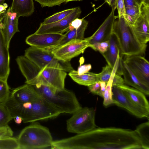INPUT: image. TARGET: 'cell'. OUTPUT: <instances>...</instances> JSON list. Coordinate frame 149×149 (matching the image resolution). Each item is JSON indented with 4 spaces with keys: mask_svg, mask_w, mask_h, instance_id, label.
I'll return each mask as SVG.
<instances>
[{
    "mask_svg": "<svg viewBox=\"0 0 149 149\" xmlns=\"http://www.w3.org/2000/svg\"><path fill=\"white\" fill-rule=\"evenodd\" d=\"M3 23L0 26V78L7 80L10 72L9 49L6 45L2 32Z\"/></svg>",
    "mask_w": 149,
    "mask_h": 149,
    "instance_id": "cell-18",
    "label": "cell"
},
{
    "mask_svg": "<svg viewBox=\"0 0 149 149\" xmlns=\"http://www.w3.org/2000/svg\"><path fill=\"white\" fill-rule=\"evenodd\" d=\"M88 24V22L84 19L81 25L78 29L69 30L64 34V37L56 47L63 45L72 40L84 39V33Z\"/></svg>",
    "mask_w": 149,
    "mask_h": 149,
    "instance_id": "cell-24",
    "label": "cell"
},
{
    "mask_svg": "<svg viewBox=\"0 0 149 149\" xmlns=\"http://www.w3.org/2000/svg\"><path fill=\"white\" fill-rule=\"evenodd\" d=\"M7 80L0 78V102L5 103L10 96Z\"/></svg>",
    "mask_w": 149,
    "mask_h": 149,
    "instance_id": "cell-30",
    "label": "cell"
},
{
    "mask_svg": "<svg viewBox=\"0 0 149 149\" xmlns=\"http://www.w3.org/2000/svg\"><path fill=\"white\" fill-rule=\"evenodd\" d=\"M40 96L62 113L72 114L81 107L75 94L65 88L58 89L49 86L33 85Z\"/></svg>",
    "mask_w": 149,
    "mask_h": 149,
    "instance_id": "cell-3",
    "label": "cell"
},
{
    "mask_svg": "<svg viewBox=\"0 0 149 149\" xmlns=\"http://www.w3.org/2000/svg\"><path fill=\"white\" fill-rule=\"evenodd\" d=\"M112 70L108 64L103 67L102 71L97 74L100 81H104L107 84L111 76Z\"/></svg>",
    "mask_w": 149,
    "mask_h": 149,
    "instance_id": "cell-31",
    "label": "cell"
},
{
    "mask_svg": "<svg viewBox=\"0 0 149 149\" xmlns=\"http://www.w3.org/2000/svg\"><path fill=\"white\" fill-rule=\"evenodd\" d=\"M19 17L10 7L5 11L2 21V32L5 44L9 49L11 40L15 34L19 32L18 29Z\"/></svg>",
    "mask_w": 149,
    "mask_h": 149,
    "instance_id": "cell-16",
    "label": "cell"
},
{
    "mask_svg": "<svg viewBox=\"0 0 149 149\" xmlns=\"http://www.w3.org/2000/svg\"><path fill=\"white\" fill-rule=\"evenodd\" d=\"M75 9V8L66 9L61 11L57 13L52 15L45 18L44 21L40 24H47L53 23L61 20L65 18Z\"/></svg>",
    "mask_w": 149,
    "mask_h": 149,
    "instance_id": "cell-26",
    "label": "cell"
},
{
    "mask_svg": "<svg viewBox=\"0 0 149 149\" xmlns=\"http://www.w3.org/2000/svg\"><path fill=\"white\" fill-rule=\"evenodd\" d=\"M83 19L77 18L73 20L70 23L69 29L72 28L76 29H78L81 25Z\"/></svg>",
    "mask_w": 149,
    "mask_h": 149,
    "instance_id": "cell-39",
    "label": "cell"
},
{
    "mask_svg": "<svg viewBox=\"0 0 149 149\" xmlns=\"http://www.w3.org/2000/svg\"><path fill=\"white\" fill-rule=\"evenodd\" d=\"M122 69L125 84L131 86L143 93L145 95H149V88L141 83L131 72L122 58Z\"/></svg>",
    "mask_w": 149,
    "mask_h": 149,
    "instance_id": "cell-20",
    "label": "cell"
},
{
    "mask_svg": "<svg viewBox=\"0 0 149 149\" xmlns=\"http://www.w3.org/2000/svg\"><path fill=\"white\" fill-rule=\"evenodd\" d=\"M109 42L107 50L102 55L108 65L113 69L118 55L120 54V49L117 39L113 33L109 38Z\"/></svg>",
    "mask_w": 149,
    "mask_h": 149,
    "instance_id": "cell-22",
    "label": "cell"
},
{
    "mask_svg": "<svg viewBox=\"0 0 149 149\" xmlns=\"http://www.w3.org/2000/svg\"><path fill=\"white\" fill-rule=\"evenodd\" d=\"M13 119L5 103L0 102V126L8 125Z\"/></svg>",
    "mask_w": 149,
    "mask_h": 149,
    "instance_id": "cell-28",
    "label": "cell"
},
{
    "mask_svg": "<svg viewBox=\"0 0 149 149\" xmlns=\"http://www.w3.org/2000/svg\"><path fill=\"white\" fill-rule=\"evenodd\" d=\"M82 0H64V3H67L69 2L70 1H81Z\"/></svg>",
    "mask_w": 149,
    "mask_h": 149,
    "instance_id": "cell-47",
    "label": "cell"
},
{
    "mask_svg": "<svg viewBox=\"0 0 149 149\" xmlns=\"http://www.w3.org/2000/svg\"><path fill=\"white\" fill-rule=\"evenodd\" d=\"M40 4L42 7H52L56 6H60L64 3V0H34Z\"/></svg>",
    "mask_w": 149,
    "mask_h": 149,
    "instance_id": "cell-33",
    "label": "cell"
},
{
    "mask_svg": "<svg viewBox=\"0 0 149 149\" xmlns=\"http://www.w3.org/2000/svg\"><path fill=\"white\" fill-rule=\"evenodd\" d=\"M5 11H3L0 13V21L3 19L4 13Z\"/></svg>",
    "mask_w": 149,
    "mask_h": 149,
    "instance_id": "cell-46",
    "label": "cell"
},
{
    "mask_svg": "<svg viewBox=\"0 0 149 149\" xmlns=\"http://www.w3.org/2000/svg\"><path fill=\"white\" fill-rule=\"evenodd\" d=\"M115 10L112 9L109 15L96 31L91 36L87 38L90 45L95 42L109 40L113 33L114 21L117 18V16L115 15Z\"/></svg>",
    "mask_w": 149,
    "mask_h": 149,
    "instance_id": "cell-15",
    "label": "cell"
},
{
    "mask_svg": "<svg viewBox=\"0 0 149 149\" xmlns=\"http://www.w3.org/2000/svg\"><path fill=\"white\" fill-rule=\"evenodd\" d=\"M105 2H107L109 6L111 5V0H105Z\"/></svg>",
    "mask_w": 149,
    "mask_h": 149,
    "instance_id": "cell-48",
    "label": "cell"
},
{
    "mask_svg": "<svg viewBox=\"0 0 149 149\" xmlns=\"http://www.w3.org/2000/svg\"><path fill=\"white\" fill-rule=\"evenodd\" d=\"M137 4L141 7L143 4L149 5V0H134Z\"/></svg>",
    "mask_w": 149,
    "mask_h": 149,
    "instance_id": "cell-42",
    "label": "cell"
},
{
    "mask_svg": "<svg viewBox=\"0 0 149 149\" xmlns=\"http://www.w3.org/2000/svg\"><path fill=\"white\" fill-rule=\"evenodd\" d=\"M109 40L100 42H96L91 44L90 47L96 51H98L101 54L107 50L109 46Z\"/></svg>",
    "mask_w": 149,
    "mask_h": 149,
    "instance_id": "cell-32",
    "label": "cell"
},
{
    "mask_svg": "<svg viewBox=\"0 0 149 149\" xmlns=\"http://www.w3.org/2000/svg\"><path fill=\"white\" fill-rule=\"evenodd\" d=\"M116 2L118 13L117 17L123 16L126 17L125 8L123 0H116Z\"/></svg>",
    "mask_w": 149,
    "mask_h": 149,
    "instance_id": "cell-35",
    "label": "cell"
},
{
    "mask_svg": "<svg viewBox=\"0 0 149 149\" xmlns=\"http://www.w3.org/2000/svg\"><path fill=\"white\" fill-rule=\"evenodd\" d=\"M17 139L19 149L46 148L53 141L48 128L36 122L24 128Z\"/></svg>",
    "mask_w": 149,
    "mask_h": 149,
    "instance_id": "cell-5",
    "label": "cell"
},
{
    "mask_svg": "<svg viewBox=\"0 0 149 149\" xmlns=\"http://www.w3.org/2000/svg\"></svg>",
    "mask_w": 149,
    "mask_h": 149,
    "instance_id": "cell-51",
    "label": "cell"
},
{
    "mask_svg": "<svg viewBox=\"0 0 149 149\" xmlns=\"http://www.w3.org/2000/svg\"><path fill=\"white\" fill-rule=\"evenodd\" d=\"M0 149H19L17 138L12 136L0 138Z\"/></svg>",
    "mask_w": 149,
    "mask_h": 149,
    "instance_id": "cell-29",
    "label": "cell"
},
{
    "mask_svg": "<svg viewBox=\"0 0 149 149\" xmlns=\"http://www.w3.org/2000/svg\"><path fill=\"white\" fill-rule=\"evenodd\" d=\"M107 84L104 81H100V90L98 95L102 97H103V95L105 90Z\"/></svg>",
    "mask_w": 149,
    "mask_h": 149,
    "instance_id": "cell-41",
    "label": "cell"
},
{
    "mask_svg": "<svg viewBox=\"0 0 149 149\" xmlns=\"http://www.w3.org/2000/svg\"><path fill=\"white\" fill-rule=\"evenodd\" d=\"M115 20L113 33L118 40L120 56H125L145 54L147 45L141 44L136 38L132 27L123 16Z\"/></svg>",
    "mask_w": 149,
    "mask_h": 149,
    "instance_id": "cell-4",
    "label": "cell"
},
{
    "mask_svg": "<svg viewBox=\"0 0 149 149\" xmlns=\"http://www.w3.org/2000/svg\"><path fill=\"white\" fill-rule=\"evenodd\" d=\"M5 1V0H0V5L3 4Z\"/></svg>",
    "mask_w": 149,
    "mask_h": 149,
    "instance_id": "cell-49",
    "label": "cell"
},
{
    "mask_svg": "<svg viewBox=\"0 0 149 149\" xmlns=\"http://www.w3.org/2000/svg\"><path fill=\"white\" fill-rule=\"evenodd\" d=\"M24 56L40 69L48 67L70 72L74 70L70 62H64L56 58L49 50L31 47L25 50Z\"/></svg>",
    "mask_w": 149,
    "mask_h": 149,
    "instance_id": "cell-7",
    "label": "cell"
},
{
    "mask_svg": "<svg viewBox=\"0 0 149 149\" xmlns=\"http://www.w3.org/2000/svg\"><path fill=\"white\" fill-rule=\"evenodd\" d=\"M40 97L33 86L27 84L13 90L10 96L13 100L20 103L31 102Z\"/></svg>",
    "mask_w": 149,
    "mask_h": 149,
    "instance_id": "cell-17",
    "label": "cell"
},
{
    "mask_svg": "<svg viewBox=\"0 0 149 149\" xmlns=\"http://www.w3.org/2000/svg\"><path fill=\"white\" fill-rule=\"evenodd\" d=\"M3 19H2L1 20V21H0V26L1 25L2 23V21H3Z\"/></svg>",
    "mask_w": 149,
    "mask_h": 149,
    "instance_id": "cell-50",
    "label": "cell"
},
{
    "mask_svg": "<svg viewBox=\"0 0 149 149\" xmlns=\"http://www.w3.org/2000/svg\"><path fill=\"white\" fill-rule=\"evenodd\" d=\"M10 7L19 18L29 16L34 11L33 0H13Z\"/></svg>",
    "mask_w": 149,
    "mask_h": 149,
    "instance_id": "cell-21",
    "label": "cell"
},
{
    "mask_svg": "<svg viewBox=\"0 0 149 149\" xmlns=\"http://www.w3.org/2000/svg\"><path fill=\"white\" fill-rule=\"evenodd\" d=\"M113 97L115 101V105L123 108L131 114L139 118L149 117V111L137 105L117 87H112Z\"/></svg>",
    "mask_w": 149,
    "mask_h": 149,
    "instance_id": "cell-12",
    "label": "cell"
},
{
    "mask_svg": "<svg viewBox=\"0 0 149 149\" xmlns=\"http://www.w3.org/2000/svg\"><path fill=\"white\" fill-rule=\"evenodd\" d=\"M67 75L66 72L56 68L46 67L40 69L33 63L28 69L26 83L32 85L44 84L63 89L65 88Z\"/></svg>",
    "mask_w": 149,
    "mask_h": 149,
    "instance_id": "cell-6",
    "label": "cell"
},
{
    "mask_svg": "<svg viewBox=\"0 0 149 149\" xmlns=\"http://www.w3.org/2000/svg\"><path fill=\"white\" fill-rule=\"evenodd\" d=\"M64 37V34L34 33L28 36L25 42L31 47L49 50L57 46Z\"/></svg>",
    "mask_w": 149,
    "mask_h": 149,
    "instance_id": "cell-13",
    "label": "cell"
},
{
    "mask_svg": "<svg viewBox=\"0 0 149 149\" xmlns=\"http://www.w3.org/2000/svg\"><path fill=\"white\" fill-rule=\"evenodd\" d=\"M8 7V5L6 3H3L2 4L0 5V13L6 11Z\"/></svg>",
    "mask_w": 149,
    "mask_h": 149,
    "instance_id": "cell-43",
    "label": "cell"
},
{
    "mask_svg": "<svg viewBox=\"0 0 149 149\" xmlns=\"http://www.w3.org/2000/svg\"><path fill=\"white\" fill-rule=\"evenodd\" d=\"M52 148L59 149H140L135 130L115 127L96 128L70 137L53 141Z\"/></svg>",
    "mask_w": 149,
    "mask_h": 149,
    "instance_id": "cell-1",
    "label": "cell"
},
{
    "mask_svg": "<svg viewBox=\"0 0 149 149\" xmlns=\"http://www.w3.org/2000/svg\"><path fill=\"white\" fill-rule=\"evenodd\" d=\"M125 8L138 6L134 0H123Z\"/></svg>",
    "mask_w": 149,
    "mask_h": 149,
    "instance_id": "cell-40",
    "label": "cell"
},
{
    "mask_svg": "<svg viewBox=\"0 0 149 149\" xmlns=\"http://www.w3.org/2000/svg\"><path fill=\"white\" fill-rule=\"evenodd\" d=\"M90 45L87 38L81 40H72L49 50L58 59L64 62H70L73 58L83 53Z\"/></svg>",
    "mask_w": 149,
    "mask_h": 149,
    "instance_id": "cell-9",
    "label": "cell"
},
{
    "mask_svg": "<svg viewBox=\"0 0 149 149\" xmlns=\"http://www.w3.org/2000/svg\"><path fill=\"white\" fill-rule=\"evenodd\" d=\"M81 12L80 7H75V9L69 15L57 22L47 24H40L36 34L55 33L63 34L69 30L71 22L78 18Z\"/></svg>",
    "mask_w": 149,
    "mask_h": 149,
    "instance_id": "cell-14",
    "label": "cell"
},
{
    "mask_svg": "<svg viewBox=\"0 0 149 149\" xmlns=\"http://www.w3.org/2000/svg\"><path fill=\"white\" fill-rule=\"evenodd\" d=\"M5 104L13 118L20 116L24 123L54 118L62 113L40 97L33 101L23 103L16 102L9 97Z\"/></svg>",
    "mask_w": 149,
    "mask_h": 149,
    "instance_id": "cell-2",
    "label": "cell"
},
{
    "mask_svg": "<svg viewBox=\"0 0 149 149\" xmlns=\"http://www.w3.org/2000/svg\"><path fill=\"white\" fill-rule=\"evenodd\" d=\"M13 119H14L15 122L17 124L21 123L22 121V118L18 116L15 117Z\"/></svg>",
    "mask_w": 149,
    "mask_h": 149,
    "instance_id": "cell-44",
    "label": "cell"
},
{
    "mask_svg": "<svg viewBox=\"0 0 149 149\" xmlns=\"http://www.w3.org/2000/svg\"><path fill=\"white\" fill-rule=\"evenodd\" d=\"M123 92L133 102L149 111V104L145 95L141 91L125 84L117 87Z\"/></svg>",
    "mask_w": 149,
    "mask_h": 149,
    "instance_id": "cell-19",
    "label": "cell"
},
{
    "mask_svg": "<svg viewBox=\"0 0 149 149\" xmlns=\"http://www.w3.org/2000/svg\"><path fill=\"white\" fill-rule=\"evenodd\" d=\"M141 8L139 6L125 8L126 18L131 26L135 22L141 13Z\"/></svg>",
    "mask_w": 149,
    "mask_h": 149,
    "instance_id": "cell-27",
    "label": "cell"
},
{
    "mask_svg": "<svg viewBox=\"0 0 149 149\" xmlns=\"http://www.w3.org/2000/svg\"><path fill=\"white\" fill-rule=\"evenodd\" d=\"M116 0H111V7L112 9L115 10L116 8Z\"/></svg>",
    "mask_w": 149,
    "mask_h": 149,
    "instance_id": "cell-45",
    "label": "cell"
},
{
    "mask_svg": "<svg viewBox=\"0 0 149 149\" xmlns=\"http://www.w3.org/2000/svg\"><path fill=\"white\" fill-rule=\"evenodd\" d=\"M88 87V89L91 92L98 95L100 90V81L91 84Z\"/></svg>",
    "mask_w": 149,
    "mask_h": 149,
    "instance_id": "cell-37",
    "label": "cell"
},
{
    "mask_svg": "<svg viewBox=\"0 0 149 149\" xmlns=\"http://www.w3.org/2000/svg\"><path fill=\"white\" fill-rule=\"evenodd\" d=\"M125 84L124 79L121 77L120 75L116 73L113 78L112 87H117Z\"/></svg>",
    "mask_w": 149,
    "mask_h": 149,
    "instance_id": "cell-36",
    "label": "cell"
},
{
    "mask_svg": "<svg viewBox=\"0 0 149 149\" xmlns=\"http://www.w3.org/2000/svg\"><path fill=\"white\" fill-rule=\"evenodd\" d=\"M123 60L139 81L149 88V63L148 61L140 55L125 56Z\"/></svg>",
    "mask_w": 149,
    "mask_h": 149,
    "instance_id": "cell-10",
    "label": "cell"
},
{
    "mask_svg": "<svg viewBox=\"0 0 149 149\" xmlns=\"http://www.w3.org/2000/svg\"><path fill=\"white\" fill-rule=\"evenodd\" d=\"M13 132L8 125L0 126V138L13 136Z\"/></svg>",
    "mask_w": 149,
    "mask_h": 149,
    "instance_id": "cell-34",
    "label": "cell"
},
{
    "mask_svg": "<svg viewBox=\"0 0 149 149\" xmlns=\"http://www.w3.org/2000/svg\"><path fill=\"white\" fill-rule=\"evenodd\" d=\"M68 75L74 81L78 84L88 87L100 81L97 74L92 72H88L79 75L77 71L74 70L69 72Z\"/></svg>",
    "mask_w": 149,
    "mask_h": 149,
    "instance_id": "cell-23",
    "label": "cell"
},
{
    "mask_svg": "<svg viewBox=\"0 0 149 149\" xmlns=\"http://www.w3.org/2000/svg\"><path fill=\"white\" fill-rule=\"evenodd\" d=\"M91 68L92 66L90 64L80 65L78 68L77 72L78 75H80L88 72Z\"/></svg>",
    "mask_w": 149,
    "mask_h": 149,
    "instance_id": "cell-38",
    "label": "cell"
},
{
    "mask_svg": "<svg viewBox=\"0 0 149 149\" xmlns=\"http://www.w3.org/2000/svg\"><path fill=\"white\" fill-rule=\"evenodd\" d=\"M95 115V111L93 108L81 107L73 113L72 117L67 120L68 131L79 134L96 128Z\"/></svg>",
    "mask_w": 149,
    "mask_h": 149,
    "instance_id": "cell-8",
    "label": "cell"
},
{
    "mask_svg": "<svg viewBox=\"0 0 149 149\" xmlns=\"http://www.w3.org/2000/svg\"><path fill=\"white\" fill-rule=\"evenodd\" d=\"M131 26L139 42L142 45H147L149 41V5L142 4L139 17Z\"/></svg>",
    "mask_w": 149,
    "mask_h": 149,
    "instance_id": "cell-11",
    "label": "cell"
},
{
    "mask_svg": "<svg viewBox=\"0 0 149 149\" xmlns=\"http://www.w3.org/2000/svg\"><path fill=\"white\" fill-rule=\"evenodd\" d=\"M135 130L140 138L142 148L149 149V120L138 125Z\"/></svg>",
    "mask_w": 149,
    "mask_h": 149,
    "instance_id": "cell-25",
    "label": "cell"
}]
</instances>
